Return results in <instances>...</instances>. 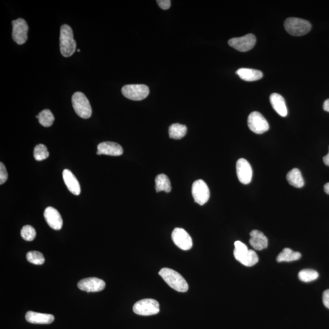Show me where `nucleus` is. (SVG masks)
<instances>
[{
    "mask_svg": "<svg viewBox=\"0 0 329 329\" xmlns=\"http://www.w3.org/2000/svg\"><path fill=\"white\" fill-rule=\"evenodd\" d=\"M40 125L44 127L49 128L52 125L54 121V116L49 109H45L36 116Z\"/></svg>",
    "mask_w": 329,
    "mask_h": 329,
    "instance_id": "26",
    "label": "nucleus"
},
{
    "mask_svg": "<svg viewBox=\"0 0 329 329\" xmlns=\"http://www.w3.org/2000/svg\"><path fill=\"white\" fill-rule=\"evenodd\" d=\"M323 109L324 111L329 113V99H326V101L324 102Z\"/></svg>",
    "mask_w": 329,
    "mask_h": 329,
    "instance_id": "35",
    "label": "nucleus"
},
{
    "mask_svg": "<svg viewBox=\"0 0 329 329\" xmlns=\"http://www.w3.org/2000/svg\"><path fill=\"white\" fill-rule=\"evenodd\" d=\"M236 73L242 80L249 82L258 81L263 78V73L256 69L242 68L238 69Z\"/></svg>",
    "mask_w": 329,
    "mask_h": 329,
    "instance_id": "21",
    "label": "nucleus"
},
{
    "mask_svg": "<svg viewBox=\"0 0 329 329\" xmlns=\"http://www.w3.org/2000/svg\"><path fill=\"white\" fill-rule=\"evenodd\" d=\"M49 152L46 146L44 145H37L34 150V159L37 161H42L47 159L49 157Z\"/></svg>",
    "mask_w": 329,
    "mask_h": 329,
    "instance_id": "28",
    "label": "nucleus"
},
{
    "mask_svg": "<svg viewBox=\"0 0 329 329\" xmlns=\"http://www.w3.org/2000/svg\"><path fill=\"white\" fill-rule=\"evenodd\" d=\"M106 287L104 280L97 278H89L81 280L78 283L81 290L89 292H99L103 290Z\"/></svg>",
    "mask_w": 329,
    "mask_h": 329,
    "instance_id": "13",
    "label": "nucleus"
},
{
    "mask_svg": "<svg viewBox=\"0 0 329 329\" xmlns=\"http://www.w3.org/2000/svg\"><path fill=\"white\" fill-rule=\"evenodd\" d=\"M323 301L324 306L329 309V290L324 291L323 295Z\"/></svg>",
    "mask_w": 329,
    "mask_h": 329,
    "instance_id": "34",
    "label": "nucleus"
},
{
    "mask_svg": "<svg viewBox=\"0 0 329 329\" xmlns=\"http://www.w3.org/2000/svg\"><path fill=\"white\" fill-rule=\"evenodd\" d=\"M44 218L50 228L59 230L63 228V221L58 210L52 207H47L45 210Z\"/></svg>",
    "mask_w": 329,
    "mask_h": 329,
    "instance_id": "14",
    "label": "nucleus"
},
{
    "mask_svg": "<svg viewBox=\"0 0 329 329\" xmlns=\"http://www.w3.org/2000/svg\"><path fill=\"white\" fill-rule=\"evenodd\" d=\"M13 38L14 41L18 45H23L27 41L28 25L23 18L13 20Z\"/></svg>",
    "mask_w": 329,
    "mask_h": 329,
    "instance_id": "10",
    "label": "nucleus"
},
{
    "mask_svg": "<svg viewBox=\"0 0 329 329\" xmlns=\"http://www.w3.org/2000/svg\"><path fill=\"white\" fill-rule=\"evenodd\" d=\"M124 97L133 101H142L149 94L148 87L144 84L126 85L121 89Z\"/></svg>",
    "mask_w": 329,
    "mask_h": 329,
    "instance_id": "6",
    "label": "nucleus"
},
{
    "mask_svg": "<svg viewBox=\"0 0 329 329\" xmlns=\"http://www.w3.org/2000/svg\"><path fill=\"white\" fill-rule=\"evenodd\" d=\"M319 277L318 272L313 269H306L300 271L298 274L299 280L304 282H310L315 280Z\"/></svg>",
    "mask_w": 329,
    "mask_h": 329,
    "instance_id": "27",
    "label": "nucleus"
},
{
    "mask_svg": "<svg viewBox=\"0 0 329 329\" xmlns=\"http://www.w3.org/2000/svg\"><path fill=\"white\" fill-rule=\"evenodd\" d=\"M323 161L326 165L329 166V153L323 157Z\"/></svg>",
    "mask_w": 329,
    "mask_h": 329,
    "instance_id": "36",
    "label": "nucleus"
},
{
    "mask_svg": "<svg viewBox=\"0 0 329 329\" xmlns=\"http://www.w3.org/2000/svg\"><path fill=\"white\" fill-rule=\"evenodd\" d=\"M21 236L24 240L28 242H32L36 237V231L33 226L26 225L21 229Z\"/></svg>",
    "mask_w": 329,
    "mask_h": 329,
    "instance_id": "30",
    "label": "nucleus"
},
{
    "mask_svg": "<svg viewBox=\"0 0 329 329\" xmlns=\"http://www.w3.org/2000/svg\"><path fill=\"white\" fill-rule=\"evenodd\" d=\"M300 257H301V254L300 252L293 251V250L287 247L278 255L276 260L278 262H290L297 261Z\"/></svg>",
    "mask_w": 329,
    "mask_h": 329,
    "instance_id": "25",
    "label": "nucleus"
},
{
    "mask_svg": "<svg viewBox=\"0 0 329 329\" xmlns=\"http://www.w3.org/2000/svg\"><path fill=\"white\" fill-rule=\"evenodd\" d=\"M229 45L238 51L247 52L253 49L256 44V37L254 34H248L240 37H235L229 40Z\"/></svg>",
    "mask_w": 329,
    "mask_h": 329,
    "instance_id": "9",
    "label": "nucleus"
},
{
    "mask_svg": "<svg viewBox=\"0 0 329 329\" xmlns=\"http://www.w3.org/2000/svg\"><path fill=\"white\" fill-rule=\"evenodd\" d=\"M63 176L64 182L71 194L80 195L81 194L80 184L73 173L70 170L66 169L63 171Z\"/></svg>",
    "mask_w": 329,
    "mask_h": 329,
    "instance_id": "19",
    "label": "nucleus"
},
{
    "mask_svg": "<svg viewBox=\"0 0 329 329\" xmlns=\"http://www.w3.org/2000/svg\"><path fill=\"white\" fill-rule=\"evenodd\" d=\"M233 255L236 260L246 266H252L259 262V257L253 250L246 252H238L234 249Z\"/></svg>",
    "mask_w": 329,
    "mask_h": 329,
    "instance_id": "16",
    "label": "nucleus"
},
{
    "mask_svg": "<svg viewBox=\"0 0 329 329\" xmlns=\"http://www.w3.org/2000/svg\"><path fill=\"white\" fill-rule=\"evenodd\" d=\"M157 3L160 8L164 9V10H167V9H170L171 6L170 0H158V1H157Z\"/></svg>",
    "mask_w": 329,
    "mask_h": 329,
    "instance_id": "33",
    "label": "nucleus"
},
{
    "mask_svg": "<svg viewBox=\"0 0 329 329\" xmlns=\"http://www.w3.org/2000/svg\"><path fill=\"white\" fill-rule=\"evenodd\" d=\"M284 27L290 35L293 36H302L310 32L312 25L309 21L304 19L290 17L285 21Z\"/></svg>",
    "mask_w": 329,
    "mask_h": 329,
    "instance_id": "3",
    "label": "nucleus"
},
{
    "mask_svg": "<svg viewBox=\"0 0 329 329\" xmlns=\"http://www.w3.org/2000/svg\"><path fill=\"white\" fill-rule=\"evenodd\" d=\"M235 250L238 252H246L248 251L247 246L244 243L241 242L240 241H237L235 242Z\"/></svg>",
    "mask_w": 329,
    "mask_h": 329,
    "instance_id": "32",
    "label": "nucleus"
},
{
    "mask_svg": "<svg viewBox=\"0 0 329 329\" xmlns=\"http://www.w3.org/2000/svg\"><path fill=\"white\" fill-rule=\"evenodd\" d=\"M97 149L101 155L107 156H119L123 153V148L115 142H102L98 145Z\"/></svg>",
    "mask_w": 329,
    "mask_h": 329,
    "instance_id": "15",
    "label": "nucleus"
},
{
    "mask_svg": "<svg viewBox=\"0 0 329 329\" xmlns=\"http://www.w3.org/2000/svg\"><path fill=\"white\" fill-rule=\"evenodd\" d=\"M8 175L6 166L1 162L0 163V185H3L8 180Z\"/></svg>",
    "mask_w": 329,
    "mask_h": 329,
    "instance_id": "31",
    "label": "nucleus"
},
{
    "mask_svg": "<svg viewBox=\"0 0 329 329\" xmlns=\"http://www.w3.org/2000/svg\"><path fill=\"white\" fill-rule=\"evenodd\" d=\"M247 125L252 132L262 134L269 130L268 121L259 112L255 111L250 114L247 118Z\"/></svg>",
    "mask_w": 329,
    "mask_h": 329,
    "instance_id": "7",
    "label": "nucleus"
},
{
    "mask_svg": "<svg viewBox=\"0 0 329 329\" xmlns=\"http://www.w3.org/2000/svg\"><path fill=\"white\" fill-rule=\"evenodd\" d=\"M155 182H156L157 192H162V191H164L166 193L171 192V182L167 176L164 175V174H161V175L157 176Z\"/></svg>",
    "mask_w": 329,
    "mask_h": 329,
    "instance_id": "23",
    "label": "nucleus"
},
{
    "mask_svg": "<svg viewBox=\"0 0 329 329\" xmlns=\"http://www.w3.org/2000/svg\"><path fill=\"white\" fill-rule=\"evenodd\" d=\"M174 243L179 248L188 251L193 247V241L190 235L182 228H175L171 234Z\"/></svg>",
    "mask_w": 329,
    "mask_h": 329,
    "instance_id": "11",
    "label": "nucleus"
},
{
    "mask_svg": "<svg viewBox=\"0 0 329 329\" xmlns=\"http://www.w3.org/2000/svg\"><path fill=\"white\" fill-rule=\"evenodd\" d=\"M135 314L141 316L154 315L159 313L160 305L156 300L145 299L136 302L133 307Z\"/></svg>",
    "mask_w": 329,
    "mask_h": 329,
    "instance_id": "5",
    "label": "nucleus"
},
{
    "mask_svg": "<svg viewBox=\"0 0 329 329\" xmlns=\"http://www.w3.org/2000/svg\"><path fill=\"white\" fill-rule=\"evenodd\" d=\"M269 99H270L272 107L279 115L283 117L287 115V105L282 95L274 93L271 95Z\"/></svg>",
    "mask_w": 329,
    "mask_h": 329,
    "instance_id": "20",
    "label": "nucleus"
},
{
    "mask_svg": "<svg viewBox=\"0 0 329 329\" xmlns=\"http://www.w3.org/2000/svg\"><path fill=\"white\" fill-rule=\"evenodd\" d=\"M28 261L33 264L40 265L44 263L45 258L41 252L38 251H30L26 254Z\"/></svg>",
    "mask_w": 329,
    "mask_h": 329,
    "instance_id": "29",
    "label": "nucleus"
},
{
    "mask_svg": "<svg viewBox=\"0 0 329 329\" xmlns=\"http://www.w3.org/2000/svg\"><path fill=\"white\" fill-rule=\"evenodd\" d=\"M76 49V40L74 39L73 32L70 26L64 25L61 27L60 49L61 54L68 58L75 53Z\"/></svg>",
    "mask_w": 329,
    "mask_h": 329,
    "instance_id": "2",
    "label": "nucleus"
},
{
    "mask_svg": "<svg viewBox=\"0 0 329 329\" xmlns=\"http://www.w3.org/2000/svg\"><path fill=\"white\" fill-rule=\"evenodd\" d=\"M250 236H251L249 240L250 245L255 249L261 251L268 247V238L263 232L258 230H253L250 233Z\"/></svg>",
    "mask_w": 329,
    "mask_h": 329,
    "instance_id": "17",
    "label": "nucleus"
},
{
    "mask_svg": "<svg viewBox=\"0 0 329 329\" xmlns=\"http://www.w3.org/2000/svg\"><path fill=\"white\" fill-rule=\"evenodd\" d=\"M287 180L291 185L296 188H302L304 185V181L301 172L297 168H293L287 175Z\"/></svg>",
    "mask_w": 329,
    "mask_h": 329,
    "instance_id": "22",
    "label": "nucleus"
},
{
    "mask_svg": "<svg viewBox=\"0 0 329 329\" xmlns=\"http://www.w3.org/2000/svg\"><path fill=\"white\" fill-rule=\"evenodd\" d=\"M72 105L75 113L79 116L88 119L92 116V110L87 98L82 92H77L72 97Z\"/></svg>",
    "mask_w": 329,
    "mask_h": 329,
    "instance_id": "4",
    "label": "nucleus"
},
{
    "mask_svg": "<svg viewBox=\"0 0 329 329\" xmlns=\"http://www.w3.org/2000/svg\"><path fill=\"white\" fill-rule=\"evenodd\" d=\"M192 193L195 201L201 206H203L209 201L210 190L204 181L199 180L195 181L192 185Z\"/></svg>",
    "mask_w": 329,
    "mask_h": 329,
    "instance_id": "8",
    "label": "nucleus"
},
{
    "mask_svg": "<svg viewBox=\"0 0 329 329\" xmlns=\"http://www.w3.org/2000/svg\"><path fill=\"white\" fill-rule=\"evenodd\" d=\"M187 131L186 126L179 123L173 124L169 128V136L171 139L180 140L184 137Z\"/></svg>",
    "mask_w": 329,
    "mask_h": 329,
    "instance_id": "24",
    "label": "nucleus"
},
{
    "mask_svg": "<svg viewBox=\"0 0 329 329\" xmlns=\"http://www.w3.org/2000/svg\"><path fill=\"white\" fill-rule=\"evenodd\" d=\"M28 323L36 324H49L54 320L52 314L37 313L33 311L28 312L25 316Z\"/></svg>",
    "mask_w": 329,
    "mask_h": 329,
    "instance_id": "18",
    "label": "nucleus"
},
{
    "mask_svg": "<svg viewBox=\"0 0 329 329\" xmlns=\"http://www.w3.org/2000/svg\"><path fill=\"white\" fill-rule=\"evenodd\" d=\"M238 180L243 184H248L252 178V169L248 161L243 158L238 159L236 164Z\"/></svg>",
    "mask_w": 329,
    "mask_h": 329,
    "instance_id": "12",
    "label": "nucleus"
},
{
    "mask_svg": "<svg viewBox=\"0 0 329 329\" xmlns=\"http://www.w3.org/2000/svg\"><path fill=\"white\" fill-rule=\"evenodd\" d=\"M159 274L173 289L179 292H187L188 285L187 281L178 272L172 269L164 268L159 271Z\"/></svg>",
    "mask_w": 329,
    "mask_h": 329,
    "instance_id": "1",
    "label": "nucleus"
},
{
    "mask_svg": "<svg viewBox=\"0 0 329 329\" xmlns=\"http://www.w3.org/2000/svg\"><path fill=\"white\" fill-rule=\"evenodd\" d=\"M324 192L326 193L327 194L329 195V182L326 183L324 185Z\"/></svg>",
    "mask_w": 329,
    "mask_h": 329,
    "instance_id": "37",
    "label": "nucleus"
}]
</instances>
